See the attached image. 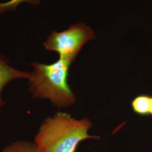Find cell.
<instances>
[{
    "label": "cell",
    "mask_w": 152,
    "mask_h": 152,
    "mask_svg": "<svg viewBox=\"0 0 152 152\" xmlns=\"http://www.w3.org/2000/svg\"><path fill=\"white\" fill-rule=\"evenodd\" d=\"M95 38L91 28L83 23L71 25L61 32L53 31L44 42V46L49 51H55L59 59L71 64L75 60L83 46Z\"/></svg>",
    "instance_id": "3957f363"
},
{
    "label": "cell",
    "mask_w": 152,
    "mask_h": 152,
    "mask_svg": "<svg viewBox=\"0 0 152 152\" xmlns=\"http://www.w3.org/2000/svg\"><path fill=\"white\" fill-rule=\"evenodd\" d=\"M30 72L21 71L12 66L9 60L0 53V113L5 102L2 99V91L7 85L17 80H28Z\"/></svg>",
    "instance_id": "277c9868"
},
{
    "label": "cell",
    "mask_w": 152,
    "mask_h": 152,
    "mask_svg": "<svg viewBox=\"0 0 152 152\" xmlns=\"http://www.w3.org/2000/svg\"><path fill=\"white\" fill-rule=\"evenodd\" d=\"M40 2L41 0H10L4 3H0V14L16 10L18 6L23 2H27L33 5H38Z\"/></svg>",
    "instance_id": "52a82bcc"
},
{
    "label": "cell",
    "mask_w": 152,
    "mask_h": 152,
    "mask_svg": "<svg viewBox=\"0 0 152 152\" xmlns=\"http://www.w3.org/2000/svg\"><path fill=\"white\" fill-rule=\"evenodd\" d=\"M151 96L141 94L136 96L131 102V107L136 114L141 116L149 115L151 114Z\"/></svg>",
    "instance_id": "5b68a950"
},
{
    "label": "cell",
    "mask_w": 152,
    "mask_h": 152,
    "mask_svg": "<svg viewBox=\"0 0 152 152\" xmlns=\"http://www.w3.org/2000/svg\"><path fill=\"white\" fill-rule=\"evenodd\" d=\"M1 152H41L34 142L19 140L6 145Z\"/></svg>",
    "instance_id": "8992f818"
},
{
    "label": "cell",
    "mask_w": 152,
    "mask_h": 152,
    "mask_svg": "<svg viewBox=\"0 0 152 152\" xmlns=\"http://www.w3.org/2000/svg\"><path fill=\"white\" fill-rule=\"evenodd\" d=\"M71 64L61 59L50 64L31 63L32 70L28 79V91L33 98L49 100L58 108L73 105L76 96L68 82Z\"/></svg>",
    "instance_id": "7a4b0ae2"
},
{
    "label": "cell",
    "mask_w": 152,
    "mask_h": 152,
    "mask_svg": "<svg viewBox=\"0 0 152 152\" xmlns=\"http://www.w3.org/2000/svg\"><path fill=\"white\" fill-rule=\"evenodd\" d=\"M92 126L87 118L77 120L67 113L57 112L42 122L34 142L41 152H75L84 140L100 139L88 134Z\"/></svg>",
    "instance_id": "6da1fadb"
},
{
    "label": "cell",
    "mask_w": 152,
    "mask_h": 152,
    "mask_svg": "<svg viewBox=\"0 0 152 152\" xmlns=\"http://www.w3.org/2000/svg\"><path fill=\"white\" fill-rule=\"evenodd\" d=\"M151 115L152 116V96H151Z\"/></svg>",
    "instance_id": "ba28073f"
}]
</instances>
